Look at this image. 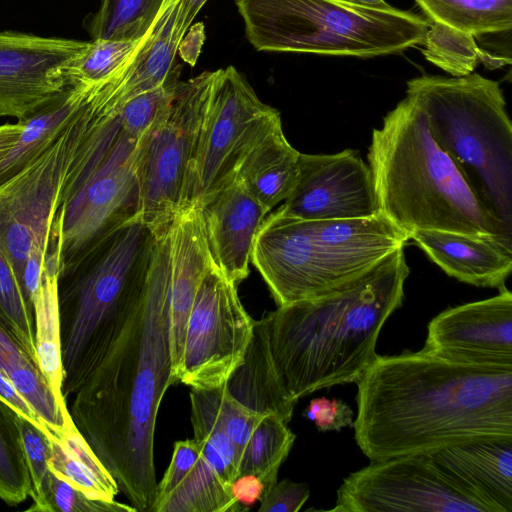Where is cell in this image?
Masks as SVG:
<instances>
[{
	"instance_id": "cell-1",
	"label": "cell",
	"mask_w": 512,
	"mask_h": 512,
	"mask_svg": "<svg viewBox=\"0 0 512 512\" xmlns=\"http://www.w3.org/2000/svg\"><path fill=\"white\" fill-rule=\"evenodd\" d=\"M170 227L155 234L143 295L121 334L72 396L77 430L137 511L152 512L154 434L177 379L169 348Z\"/></svg>"
},
{
	"instance_id": "cell-2",
	"label": "cell",
	"mask_w": 512,
	"mask_h": 512,
	"mask_svg": "<svg viewBox=\"0 0 512 512\" xmlns=\"http://www.w3.org/2000/svg\"><path fill=\"white\" fill-rule=\"evenodd\" d=\"M356 384L355 440L370 462L512 438V366L377 354Z\"/></svg>"
},
{
	"instance_id": "cell-3",
	"label": "cell",
	"mask_w": 512,
	"mask_h": 512,
	"mask_svg": "<svg viewBox=\"0 0 512 512\" xmlns=\"http://www.w3.org/2000/svg\"><path fill=\"white\" fill-rule=\"evenodd\" d=\"M397 248L357 278L266 315L272 358L289 396L356 383L374 361L379 333L404 299L410 269Z\"/></svg>"
},
{
	"instance_id": "cell-4",
	"label": "cell",
	"mask_w": 512,
	"mask_h": 512,
	"mask_svg": "<svg viewBox=\"0 0 512 512\" xmlns=\"http://www.w3.org/2000/svg\"><path fill=\"white\" fill-rule=\"evenodd\" d=\"M367 158L379 213L408 240L418 230H443L493 236L512 248L407 96L373 129Z\"/></svg>"
},
{
	"instance_id": "cell-5",
	"label": "cell",
	"mask_w": 512,
	"mask_h": 512,
	"mask_svg": "<svg viewBox=\"0 0 512 512\" xmlns=\"http://www.w3.org/2000/svg\"><path fill=\"white\" fill-rule=\"evenodd\" d=\"M155 233L140 216L59 271L62 395L67 403L117 340L145 288Z\"/></svg>"
},
{
	"instance_id": "cell-6",
	"label": "cell",
	"mask_w": 512,
	"mask_h": 512,
	"mask_svg": "<svg viewBox=\"0 0 512 512\" xmlns=\"http://www.w3.org/2000/svg\"><path fill=\"white\" fill-rule=\"evenodd\" d=\"M406 96L483 209L512 237V125L499 83L477 73L420 76L407 82Z\"/></svg>"
},
{
	"instance_id": "cell-7",
	"label": "cell",
	"mask_w": 512,
	"mask_h": 512,
	"mask_svg": "<svg viewBox=\"0 0 512 512\" xmlns=\"http://www.w3.org/2000/svg\"><path fill=\"white\" fill-rule=\"evenodd\" d=\"M409 240L381 213L368 218L264 219L251 261L278 307L323 295L362 275Z\"/></svg>"
},
{
	"instance_id": "cell-8",
	"label": "cell",
	"mask_w": 512,
	"mask_h": 512,
	"mask_svg": "<svg viewBox=\"0 0 512 512\" xmlns=\"http://www.w3.org/2000/svg\"><path fill=\"white\" fill-rule=\"evenodd\" d=\"M258 51L375 57L422 45L429 21L347 0H235Z\"/></svg>"
},
{
	"instance_id": "cell-9",
	"label": "cell",
	"mask_w": 512,
	"mask_h": 512,
	"mask_svg": "<svg viewBox=\"0 0 512 512\" xmlns=\"http://www.w3.org/2000/svg\"><path fill=\"white\" fill-rule=\"evenodd\" d=\"M92 108L51 228L59 271L139 216L138 162L144 139L126 133L117 109L96 102Z\"/></svg>"
},
{
	"instance_id": "cell-10",
	"label": "cell",
	"mask_w": 512,
	"mask_h": 512,
	"mask_svg": "<svg viewBox=\"0 0 512 512\" xmlns=\"http://www.w3.org/2000/svg\"><path fill=\"white\" fill-rule=\"evenodd\" d=\"M279 125V111L262 102L235 67L215 70L181 209L201 205L232 183L249 152Z\"/></svg>"
},
{
	"instance_id": "cell-11",
	"label": "cell",
	"mask_w": 512,
	"mask_h": 512,
	"mask_svg": "<svg viewBox=\"0 0 512 512\" xmlns=\"http://www.w3.org/2000/svg\"><path fill=\"white\" fill-rule=\"evenodd\" d=\"M93 115L88 98L40 155L0 184V249L21 287L31 251L47 253L66 178Z\"/></svg>"
},
{
	"instance_id": "cell-12",
	"label": "cell",
	"mask_w": 512,
	"mask_h": 512,
	"mask_svg": "<svg viewBox=\"0 0 512 512\" xmlns=\"http://www.w3.org/2000/svg\"><path fill=\"white\" fill-rule=\"evenodd\" d=\"M215 71L179 81L165 122L141 144L139 216L154 233L181 210L184 183L206 116Z\"/></svg>"
},
{
	"instance_id": "cell-13",
	"label": "cell",
	"mask_w": 512,
	"mask_h": 512,
	"mask_svg": "<svg viewBox=\"0 0 512 512\" xmlns=\"http://www.w3.org/2000/svg\"><path fill=\"white\" fill-rule=\"evenodd\" d=\"M337 512H491L443 472L429 454L406 455L350 473L337 490Z\"/></svg>"
},
{
	"instance_id": "cell-14",
	"label": "cell",
	"mask_w": 512,
	"mask_h": 512,
	"mask_svg": "<svg viewBox=\"0 0 512 512\" xmlns=\"http://www.w3.org/2000/svg\"><path fill=\"white\" fill-rule=\"evenodd\" d=\"M254 323L240 301L237 285L211 260L187 322L178 381L197 390L226 383L244 358Z\"/></svg>"
},
{
	"instance_id": "cell-15",
	"label": "cell",
	"mask_w": 512,
	"mask_h": 512,
	"mask_svg": "<svg viewBox=\"0 0 512 512\" xmlns=\"http://www.w3.org/2000/svg\"><path fill=\"white\" fill-rule=\"evenodd\" d=\"M278 210L304 220L377 215L379 208L371 170L351 149L334 154L300 153L296 184Z\"/></svg>"
},
{
	"instance_id": "cell-16",
	"label": "cell",
	"mask_w": 512,
	"mask_h": 512,
	"mask_svg": "<svg viewBox=\"0 0 512 512\" xmlns=\"http://www.w3.org/2000/svg\"><path fill=\"white\" fill-rule=\"evenodd\" d=\"M87 43L0 31V117L22 120L60 92Z\"/></svg>"
},
{
	"instance_id": "cell-17",
	"label": "cell",
	"mask_w": 512,
	"mask_h": 512,
	"mask_svg": "<svg viewBox=\"0 0 512 512\" xmlns=\"http://www.w3.org/2000/svg\"><path fill=\"white\" fill-rule=\"evenodd\" d=\"M422 351L466 364L512 366V293L444 310L428 324Z\"/></svg>"
},
{
	"instance_id": "cell-18",
	"label": "cell",
	"mask_w": 512,
	"mask_h": 512,
	"mask_svg": "<svg viewBox=\"0 0 512 512\" xmlns=\"http://www.w3.org/2000/svg\"><path fill=\"white\" fill-rule=\"evenodd\" d=\"M199 206L211 258L238 285L249 274L254 241L268 211L236 180Z\"/></svg>"
},
{
	"instance_id": "cell-19",
	"label": "cell",
	"mask_w": 512,
	"mask_h": 512,
	"mask_svg": "<svg viewBox=\"0 0 512 512\" xmlns=\"http://www.w3.org/2000/svg\"><path fill=\"white\" fill-rule=\"evenodd\" d=\"M211 260L201 207L192 205L181 209L170 225L168 293L169 348L177 381L182 366L187 322Z\"/></svg>"
},
{
	"instance_id": "cell-20",
	"label": "cell",
	"mask_w": 512,
	"mask_h": 512,
	"mask_svg": "<svg viewBox=\"0 0 512 512\" xmlns=\"http://www.w3.org/2000/svg\"><path fill=\"white\" fill-rule=\"evenodd\" d=\"M429 455L491 512L512 511V438L459 443Z\"/></svg>"
},
{
	"instance_id": "cell-21",
	"label": "cell",
	"mask_w": 512,
	"mask_h": 512,
	"mask_svg": "<svg viewBox=\"0 0 512 512\" xmlns=\"http://www.w3.org/2000/svg\"><path fill=\"white\" fill-rule=\"evenodd\" d=\"M409 241L447 275L470 285L500 288L512 271V248L493 236L418 230Z\"/></svg>"
},
{
	"instance_id": "cell-22",
	"label": "cell",
	"mask_w": 512,
	"mask_h": 512,
	"mask_svg": "<svg viewBox=\"0 0 512 512\" xmlns=\"http://www.w3.org/2000/svg\"><path fill=\"white\" fill-rule=\"evenodd\" d=\"M161 500L152 512H238L246 510L193 443L173 449L170 464L157 485Z\"/></svg>"
},
{
	"instance_id": "cell-23",
	"label": "cell",
	"mask_w": 512,
	"mask_h": 512,
	"mask_svg": "<svg viewBox=\"0 0 512 512\" xmlns=\"http://www.w3.org/2000/svg\"><path fill=\"white\" fill-rule=\"evenodd\" d=\"M229 394L252 411L278 415L287 424L296 402L289 396L275 367L266 315L255 320L242 362L225 383Z\"/></svg>"
},
{
	"instance_id": "cell-24",
	"label": "cell",
	"mask_w": 512,
	"mask_h": 512,
	"mask_svg": "<svg viewBox=\"0 0 512 512\" xmlns=\"http://www.w3.org/2000/svg\"><path fill=\"white\" fill-rule=\"evenodd\" d=\"M90 85L68 83L24 119L14 145L0 159V184L22 170L59 136L85 104Z\"/></svg>"
},
{
	"instance_id": "cell-25",
	"label": "cell",
	"mask_w": 512,
	"mask_h": 512,
	"mask_svg": "<svg viewBox=\"0 0 512 512\" xmlns=\"http://www.w3.org/2000/svg\"><path fill=\"white\" fill-rule=\"evenodd\" d=\"M299 155L279 125L249 152L235 180L270 212L293 190L298 178Z\"/></svg>"
},
{
	"instance_id": "cell-26",
	"label": "cell",
	"mask_w": 512,
	"mask_h": 512,
	"mask_svg": "<svg viewBox=\"0 0 512 512\" xmlns=\"http://www.w3.org/2000/svg\"><path fill=\"white\" fill-rule=\"evenodd\" d=\"M58 274V248L54 237L50 236L39 290L34 299L35 356L37 365L59 405L68 410L61 389L63 371L57 295Z\"/></svg>"
},
{
	"instance_id": "cell-27",
	"label": "cell",
	"mask_w": 512,
	"mask_h": 512,
	"mask_svg": "<svg viewBox=\"0 0 512 512\" xmlns=\"http://www.w3.org/2000/svg\"><path fill=\"white\" fill-rule=\"evenodd\" d=\"M0 371L13 383L56 437L75 425L63 409L36 361L0 319Z\"/></svg>"
},
{
	"instance_id": "cell-28",
	"label": "cell",
	"mask_w": 512,
	"mask_h": 512,
	"mask_svg": "<svg viewBox=\"0 0 512 512\" xmlns=\"http://www.w3.org/2000/svg\"><path fill=\"white\" fill-rule=\"evenodd\" d=\"M50 440L49 469L95 500L114 501L117 483L76 427Z\"/></svg>"
},
{
	"instance_id": "cell-29",
	"label": "cell",
	"mask_w": 512,
	"mask_h": 512,
	"mask_svg": "<svg viewBox=\"0 0 512 512\" xmlns=\"http://www.w3.org/2000/svg\"><path fill=\"white\" fill-rule=\"evenodd\" d=\"M190 402L194 439L221 481L231 489L239 476L240 458L222 426L217 390L192 389Z\"/></svg>"
},
{
	"instance_id": "cell-30",
	"label": "cell",
	"mask_w": 512,
	"mask_h": 512,
	"mask_svg": "<svg viewBox=\"0 0 512 512\" xmlns=\"http://www.w3.org/2000/svg\"><path fill=\"white\" fill-rule=\"evenodd\" d=\"M429 21L473 36L510 31L512 0H415Z\"/></svg>"
},
{
	"instance_id": "cell-31",
	"label": "cell",
	"mask_w": 512,
	"mask_h": 512,
	"mask_svg": "<svg viewBox=\"0 0 512 512\" xmlns=\"http://www.w3.org/2000/svg\"><path fill=\"white\" fill-rule=\"evenodd\" d=\"M295 434L287 423L273 413L262 414L239 462V475L259 478L264 490L277 481L281 464L288 457Z\"/></svg>"
},
{
	"instance_id": "cell-32",
	"label": "cell",
	"mask_w": 512,
	"mask_h": 512,
	"mask_svg": "<svg viewBox=\"0 0 512 512\" xmlns=\"http://www.w3.org/2000/svg\"><path fill=\"white\" fill-rule=\"evenodd\" d=\"M165 0H102L87 17L92 39L137 42L154 23Z\"/></svg>"
},
{
	"instance_id": "cell-33",
	"label": "cell",
	"mask_w": 512,
	"mask_h": 512,
	"mask_svg": "<svg viewBox=\"0 0 512 512\" xmlns=\"http://www.w3.org/2000/svg\"><path fill=\"white\" fill-rule=\"evenodd\" d=\"M16 416L13 408L0 398V498L9 505H18L32 495Z\"/></svg>"
},
{
	"instance_id": "cell-34",
	"label": "cell",
	"mask_w": 512,
	"mask_h": 512,
	"mask_svg": "<svg viewBox=\"0 0 512 512\" xmlns=\"http://www.w3.org/2000/svg\"><path fill=\"white\" fill-rule=\"evenodd\" d=\"M422 45L424 57L454 77L470 75L482 50L473 35L434 21H429Z\"/></svg>"
},
{
	"instance_id": "cell-35",
	"label": "cell",
	"mask_w": 512,
	"mask_h": 512,
	"mask_svg": "<svg viewBox=\"0 0 512 512\" xmlns=\"http://www.w3.org/2000/svg\"><path fill=\"white\" fill-rule=\"evenodd\" d=\"M137 42L89 40L66 72L68 83L97 85L115 75L130 58Z\"/></svg>"
},
{
	"instance_id": "cell-36",
	"label": "cell",
	"mask_w": 512,
	"mask_h": 512,
	"mask_svg": "<svg viewBox=\"0 0 512 512\" xmlns=\"http://www.w3.org/2000/svg\"><path fill=\"white\" fill-rule=\"evenodd\" d=\"M178 82L179 75L174 76L164 84L134 96L117 109L128 135L143 140L165 122Z\"/></svg>"
},
{
	"instance_id": "cell-37",
	"label": "cell",
	"mask_w": 512,
	"mask_h": 512,
	"mask_svg": "<svg viewBox=\"0 0 512 512\" xmlns=\"http://www.w3.org/2000/svg\"><path fill=\"white\" fill-rule=\"evenodd\" d=\"M0 319L36 361L34 312L25 299L10 261L1 249Z\"/></svg>"
},
{
	"instance_id": "cell-38",
	"label": "cell",
	"mask_w": 512,
	"mask_h": 512,
	"mask_svg": "<svg viewBox=\"0 0 512 512\" xmlns=\"http://www.w3.org/2000/svg\"><path fill=\"white\" fill-rule=\"evenodd\" d=\"M16 421L32 482L31 497L34 503L28 511L39 512L50 475V440L43 431L18 414Z\"/></svg>"
},
{
	"instance_id": "cell-39",
	"label": "cell",
	"mask_w": 512,
	"mask_h": 512,
	"mask_svg": "<svg viewBox=\"0 0 512 512\" xmlns=\"http://www.w3.org/2000/svg\"><path fill=\"white\" fill-rule=\"evenodd\" d=\"M131 512L133 506L114 501L95 500L50 471L39 512Z\"/></svg>"
},
{
	"instance_id": "cell-40",
	"label": "cell",
	"mask_w": 512,
	"mask_h": 512,
	"mask_svg": "<svg viewBox=\"0 0 512 512\" xmlns=\"http://www.w3.org/2000/svg\"><path fill=\"white\" fill-rule=\"evenodd\" d=\"M216 390L222 426L241 458L262 414L252 411L232 397L225 383L217 387Z\"/></svg>"
},
{
	"instance_id": "cell-41",
	"label": "cell",
	"mask_w": 512,
	"mask_h": 512,
	"mask_svg": "<svg viewBox=\"0 0 512 512\" xmlns=\"http://www.w3.org/2000/svg\"><path fill=\"white\" fill-rule=\"evenodd\" d=\"M310 495L309 486L303 482L283 479L265 489L260 498L259 512H297Z\"/></svg>"
},
{
	"instance_id": "cell-42",
	"label": "cell",
	"mask_w": 512,
	"mask_h": 512,
	"mask_svg": "<svg viewBox=\"0 0 512 512\" xmlns=\"http://www.w3.org/2000/svg\"><path fill=\"white\" fill-rule=\"evenodd\" d=\"M304 415L314 422L321 432L340 431L353 426V410L340 399L314 398L304 411Z\"/></svg>"
},
{
	"instance_id": "cell-43",
	"label": "cell",
	"mask_w": 512,
	"mask_h": 512,
	"mask_svg": "<svg viewBox=\"0 0 512 512\" xmlns=\"http://www.w3.org/2000/svg\"><path fill=\"white\" fill-rule=\"evenodd\" d=\"M0 398L7 402L19 416L25 418L43 431L49 439L56 437L48 424L38 416L31 405L2 371H0Z\"/></svg>"
},
{
	"instance_id": "cell-44",
	"label": "cell",
	"mask_w": 512,
	"mask_h": 512,
	"mask_svg": "<svg viewBox=\"0 0 512 512\" xmlns=\"http://www.w3.org/2000/svg\"><path fill=\"white\" fill-rule=\"evenodd\" d=\"M231 491L237 502L245 508V506H250L260 500L264 485L256 476L244 474L234 480Z\"/></svg>"
},
{
	"instance_id": "cell-45",
	"label": "cell",
	"mask_w": 512,
	"mask_h": 512,
	"mask_svg": "<svg viewBox=\"0 0 512 512\" xmlns=\"http://www.w3.org/2000/svg\"><path fill=\"white\" fill-rule=\"evenodd\" d=\"M204 39V25L201 22L189 26L179 42L177 51L186 63L191 66L195 65L201 52Z\"/></svg>"
},
{
	"instance_id": "cell-46",
	"label": "cell",
	"mask_w": 512,
	"mask_h": 512,
	"mask_svg": "<svg viewBox=\"0 0 512 512\" xmlns=\"http://www.w3.org/2000/svg\"><path fill=\"white\" fill-rule=\"evenodd\" d=\"M23 130V123L17 120L16 123L0 124V159L14 145Z\"/></svg>"
},
{
	"instance_id": "cell-47",
	"label": "cell",
	"mask_w": 512,
	"mask_h": 512,
	"mask_svg": "<svg viewBox=\"0 0 512 512\" xmlns=\"http://www.w3.org/2000/svg\"><path fill=\"white\" fill-rule=\"evenodd\" d=\"M208 0H187L184 19V31L191 26L196 15Z\"/></svg>"
},
{
	"instance_id": "cell-48",
	"label": "cell",
	"mask_w": 512,
	"mask_h": 512,
	"mask_svg": "<svg viewBox=\"0 0 512 512\" xmlns=\"http://www.w3.org/2000/svg\"><path fill=\"white\" fill-rule=\"evenodd\" d=\"M351 3L369 7V8H375V9H389L392 6L387 4L384 0H347Z\"/></svg>"
},
{
	"instance_id": "cell-49",
	"label": "cell",
	"mask_w": 512,
	"mask_h": 512,
	"mask_svg": "<svg viewBox=\"0 0 512 512\" xmlns=\"http://www.w3.org/2000/svg\"><path fill=\"white\" fill-rule=\"evenodd\" d=\"M1 118V117H0Z\"/></svg>"
}]
</instances>
